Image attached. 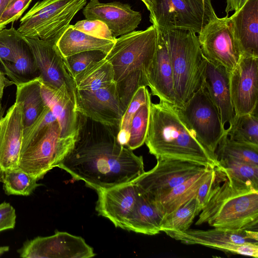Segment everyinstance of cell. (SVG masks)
I'll use <instances>...</instances> for the list:
<instances>
[{"label":"cell","mask_w":258,"mask_h":258,"mask_svg":"<svg viewBox=\"0 0 258 258\" xmlns=\"http://www.w3.org/2000/svg\"><path fill=\"white\" fill-rule=\"evenodd\" d=\"M55 121H57L56 117L46 105L35 120L24 128L21 149L27 146L47 125Z\"/></svg>","instance_id":"39"},{"label":"cell","mask_w":258,"mask_h":258,"mask_svg":"<svg viewBox=\"0 0 258 258\" xmlns=\"http://www.w3.org/2000/svg\"><path fill=\"white\" fill-rule=\"evenodd\" d=\"M151 100V94L147 87H140L136 92L123 113L119 130L123 129L130 132L131 120L140 107Z\"/></svg>","instance_id":"40"},{"label":"cell","mask_w":258,"mask_h":258,"mask_svg":"<svg viewBox=\"0 0 258 258\" xmlns=\"http://www.w3.org/2000/svg\"><path fill=\"white\" fill-rule=\"evenodd\" d=\"M216 158L217 161L228 158L258 165V146L231 140L225 134L218 146Z\"/></svg>","instance_id":"32"},{"label":"cell","mask_w":258,"mask_h":258,"mask_svg":"<svg viewBox=\"0 0 258 258\" xmlns=\"http://www.w3.org/2000/svg\"><path fill=\"white\" fill-rule=\"evenodd\" d=\"M21 36L13 27L0 31V62L13 63L15 61L18 43Z\"/></svg>","instance_id":"38"},{"label":"cell","mask_w":258,"mask_h":258,"mask_svg":"<svg viewBox=\"0 0 258 258\" xmlns=\"http://www.w3.org/2000/svg\"><path fill=\"white\" fill-rule=\"evenodd\" d=\"M145 76L152 94L157 96L159 101L179 106L168 47L158 30L156 51Z\"/></svg>","instance_id":"19"},{"label":"cell","mask_w":258,"mask_h":258,"mask_svg":"<svg viewBox=\"0 0 258 258\" xmlns=\"http://www.w3.org/2000/svg\"><path fill=\"white\" fill-rule=\"evenodd\" d=\"M96 191L98 214L109 219L116 227L125 230L138 199V186L133 181Z\"/></svg>","instance_id":"18"},{"label":"cell","mask_w":258,"mask_h":258,"mask_svg":"<svg viewBox=\"0 0 258 258\" xmlns=\"http://www.w3.org/2000/svg\"><path fill=\"white\" fill-rule=\"evenodd\" d=\"M216 171L212 169L209 176L198 189L196 196L197 211L200 213L207 202L210 194L214 186L216 179Z\"/></svg>","instance_id":"43"},{"label":"cell","mask_w":258,"mask_h":258,"mask_svg":"<svg viewBox=\"0 0 258 258\" xmlns=\"http://www.w3.org/2000/svg\"><path fill=\"white\" fill-rule=\"evenodd\" d=\"M77 136L61 138L57 121L47 125L21 150L18 168L37 180L58 167L73 148Z\"/></svg>","instance_id":"6"},{"label":"cell","mask_w":258,"mask_h":258,"mask_svg":"<svg viewBox=\"0 0 258 258\" xmlns=\"http://www.w3.org/2000/svg\"><path fill=\"white\" fill-rule=\"evenodd\" d=\"M74 27L77 30L93 37L115 41L107 25L98 20H84L77 22Z\"/></svg>","instance_id":"41"},{"label":"cell","mask_w":258,"mask_h":258,"mask_svg":"<svg viewBox=\"0 0 258 258\" xmlns=\"http://www.w3.org/2000/svg\"><path fill=\"white\" fill-rule=\"evenodd\" d=\"M23 38L32 53L42 83L55 89L67 90L77 105V89L74 79L56 44L39 38Z\"/></svg>","instance_id":"13"},{"label":"cell","mask_w":258,"mask_h":258,"mask_svg":"<svg viewBox=\"0 0 258 258\" xmlns=\"http://www.w3.org/2000/svg\"><path fill=\"white\" fill-rule=\"evenodd\" d=\"M116 84L119 99L124 112L137 90L140 87L148 86L145 75L141 70L130 73Z\"/></svg>","instance_id":"36"},{"label":"cell","mask_w":258,"mask_h":258,"mask_svg":"<svg viewBox=\"0 0 258 258\" xmlns=\"http://www.w3.org/2000/svg\"><path fill=\"white\" fill-rule=\"evenodd\" d=\"M203 6L212 19L215 18L216 15L214 8L212 5L211 0H195Z\"/></svg>","instance_id":"47"},{"label":"cell","mask_w":258,"mask_h":258,"mask_svg":"<svg viewBox=\"0 0 258 258\" xmlns=\"http://www.w3.org/2000/svg\"><path fill=\"white\" fill-rule=\"evenodd\" d=\"M225 134L236 142L258 146V118L256 111L251 113L235 115Z\"/></svg>","instance_id":"30"},{"label":"cell","mask_w":258,"mask_h":258,"mask_svg":"<svg viewBox=\"0 0 258 258\" xmlns=\"http://www.w3.org/2000/svg\"><path fill=\"white\" fill-rule=\"evenodd\" d=\"M9 246H0V256L4 253L9 250Z\"/></svg>","instance_id":"51"},{"label":"cell","mask_w":258,"mask_h":258,"mask_svg":"<svg viewBox=\"0 0 258 258\" xmlns=\"http://www.w3.org/2000/svg\"><path fill=\"white\" fill-rule=\"evenodd\" d=\"M107 53L94 50L78 53L64 58L67 69L74 78L92 63L105 58Z\"/></svg>","instance_id":"37"},{"label":"cell","mask_w":258,"mask_h":258,"mask_svg":"<svg viewBox=\"0 0 258 258\" xmlns=\"http://www.w3.org/2000/svg\"><path fill=\"white\" fill-rule=\"evenodd\" d=\"M230 19L234 37L242 55L258 56V0H247Z\"/></svg>","instance_id":"22"},{"label":"cell","mask_w":258,"mask_h":258,"mask_svg":"<svg viewBox=\"0 0 258 258\" xmlns=\"http://www.w3.org/2000/svg\"><path fill=\"white\" fill-rule=\"evenodd\" d=\"M151 100L141 106L133 116L130 126V139L126 147L132 150L142 146L148 131Z\"/></svg>","instance_id":"35"},{"label":"cell","mask_w":258,"mask_h":258,"mask_svg":"<svg viewBox=\"0 0 258 258\" xmlns=\"http://www.w3.org/2000/svg\"><path fill=\"white\" fill-rule=\"evenodd\" d=\"M115 41L98 38L76 29L70 25L56 43L63 57L89 50H98L107 54Z\"/></svg>","instance_id":"26"},{"label":"cell","mask_w":258,"mask_h":258,"mask_svg":"<svg viewBox=\"0 0 258 258\" xmlns=\"http://www.w3.org/2000/svg\"><path fill=\"white\" fill-rule=\"evenodd\" d=\"M177 108L197 140L216 160V151L225 135L226 128L204 85Z\"/></svg>","instance_id":"8"},{"label":"cell","mask_w":258,"mask_h":258,"mask_svg":"<svg viewBox=\"0 0 258 258\" xmlns=\"http://www.w3.org/2000/svg\"><path fill=\"white\" fill-rule=\"evenodd\" d=\"M247 0H226L225 12L227 14L232 11H236L241 9Z\"/></svg>","instance_id":"45"},{"label":"cell","mask_w":258,"mask_h":258,"mask_svg":"<svg viewBox=\"0 0 258 258\" xmlns=\"http://www.w3.org/2000/svg\"><path fill=\"white\" fill-rule=\"evenodd\" d=\"M6 76L5 73L0 69V101L3 98L4 89L7 87L14 85V83Z\"/></svg>","instance_id":"46"},{"label":"cell","mask_w":258,"mask_h":258,"mask_svg":"<svg viewBox=\"0 0 258 258\" xmlns=\"http://www.w3.org/2000/svg\"><path fill=\"white\" fill-rule=\"evenodd\" d=\"M16 214L14 208L9 203L0 204V232L13 229L16 224Z\"/></svg>","instance_id":"44"},{"label":"cell","mask_w":258,"mask_h":258,"mask_svg":"<svg viewBox=\"0 0 258 258\" xmlns=\"http://www.w3.org/2000/svg\"><path fill=\"white\" fill-rule=\"evenodd\" d=\"M24 128L23 104L15 101L0 119V182L7 171L18 168Z\"/></svg>","instance_id":"17"},{"label":"cell","mask_w":258,"mask_h":258,"mask_svg":"<svg viewBox=\"0 0 258 258\" xmlns=\"http://www.w3.org/2000/svg\"><path fill=\"white\" fill-rule=\"evenodd\" d=\"M163 218L156 205L139 189L138 199L125 230L146 235H156L161 231Z\"/></svg>","instance_id":"24"},{"label":"cell","mask_w":258,"mask_h":258,"mask_svg":"<svg viewBox=\"0 0 258 258\" xmlns=\"http://www.w3.org/2000/svg\"><path fill=\"white\" fill-rule=\"evenodd\" d=\"M157 39L158 29L154 25L116 38L105 58L112 66L115 82L136 70L145 75L155 54Z\"/></svg>","instance_id":"7"},{"label":"cell","mask_w":258,"mask_h":258,"mask_svg":"<svg viewBox=\"0 0 258 258\" xmlns=\"http://www.w3.org/2000/svg\"><path fill=\"white\" fill-rule=\"evenodd\" d=\"M157 160L154 168L133 181L151 202L165 196L174 187L207 167L182 160Z\"/></svg>","instance_id":"12"},{"label":"cell","mask_w":258,"mask_h":258,"mask_svg":"<svg viewBox=\"0 0 258 258\" xmlns=\"http://www.w3.org/2000/svg\"><path fill=\"white\" fill-rule=\"evenodd\" d=\"M76 107L79 113L94 121L119 128L124 112L116 82L94 91L77 90Z\"/></svg>","instance_id":"16"},{"label":"cell","mask_w":258,"mask_h":258,"mask_svg":"<svg viewBox=\"0 0 258 258\" xmlns=\"http://www.w3.org/2000/svg\"><path fill=\"white\" fill-rule=\"evenodd\" d=\"M146 5L148 10L149 11L150 13L152 11V9L153 8L155 0H141Z\"/></svg>","instance_id":"50"},{"label":"cell","mask_w":258,"mask_h":258,"mask_svg":"<svg viewBox=\"0 0 258 258\" xmlns=\"http://www.w3.org/2000/svg\"><path fill=\"white\" fill-rule=\"evenodd\" d=\"M32 0H12L0 18V31L17 21L28 8Z\"/></svg>","instance_id":"42"},{"label":"cell","mask_w":258,"mask_h":258,"mask_svg":"<svg viewBox=\"0 0 258 258\" xmlns=\"http://www.w3.org/2000/svg\"><path fill=\"white\" fill-rule=\"evenodd\" d=\"M218 162L219 166L216 168L258 189V165L228 158L220 159Z\"/></svg>","instance_id":"34"},{"label":"cell","mask_w":258,"mask_h":258,"mask_svg":"<svg viewBox=\"0 0 258 258\" xmlns=\"http://www.w3.org/2000/svg\"><path fill=\"white\" fill-rule=\"evenodd\" d=\"M0 62L4 72L15 85L39 76L32 53L22 35L18 41L15 61L13 63L5 61Z\"/></svg>","instance_id":"27"},{"label":"cell","mask_w":258,"mask_h":258,"mask_svg":"<svg viewBox=\"0 0 258 258\" xmlns=\"http://www.w3.org/2000/svg\"><path fill=\"white\" fill-rule=\"evenodd\" d=\"M145 143L157 159L188 161L215 169L218 162L197 140L176 106L151 102Z\"/></svg>","instance_id":"2"},{"label":"cell","mask_w":258,"mask_h":258,"mask_svg":"<svg viewBox=\"0 0 258 258\" xmlns=\"http://www.w3.org/2000/svg\"><path fill=\"white\" fill-rule=\"evenodd\" d=\"M232 104L236 115L256 111L258 99V56L242 55L229 73Z\"/></svg>","instance_id":"15"},{"label":"cell","mask_w":258,"mask_h":258,"mask_svg":"<svg viewBox=\"0 0 258 258\" xmlns=\"http://www.w3.org/2000/svg\"><path fill=\"white\" fill-rule=\"evenodd\" d=\"M213 19L206 9L195 0H155L150 22L162 33L185 30L199 33Z\"/></svg>","instance_id":"9"},{"label":"cell","mask_w":258,"mask_h":258,"mask_svg":"<svg viewBox=\"0 0 258 258\" xmlns=\"http://www.w3.org/2000/svg\"><path fill=\"white\" fill-rule=\"evenodd\" d=\"M198 215L195 197L164 217L161 225V231L168 235L171 233L186 231Z\"/></svg>","instance_id":"31"},{"label":"cell","mask_w":258,"mask_h":258,"mask_svg":"<svg viewBox=\"0 0 258 258\" xmlns=\"http://www.w3.org/2000/svg\"><path fill=\"white\" fill-rule=\"evenodd\" d=\"M119 130L79 113L75 145L58 167L96 191L134 181L145 172L143 158L119 143Z\"/></svg>","instance_id":"1"},{"label":"cell","mask_w":258,"mask_h":258,"mask_svg":"<svg viewBox=\"0 0 258 258\" xmlns=\"http://www.w3.org/2000/svg\"><path fill=\"white\" fill-rule=\"evenodd\" d=\"M212 169L205 168L174 187L165 196L152 202L165 217L195 197L199 188L208 177Z\"/></svg>","instance_id":"25"},{"label":"cell","mask_w":258,"mask_h":258,"mask_svg":"<svg viewBox=\"0 0 258 258\" xmlns=\"http://www.w3.org/2000/svg\"><path fill=\"white\" fill-rule=\"evenodd\" d=\"M86 0H42L36 3L20 21L17 31L24 37L56 44Z\"/></svg>","instance_id":"5"},{"label":"cell","mask_w":258,"mask_h":258,"mask_svg":"<svg viewBox=\"0 0 258 258\" xmlns=\"http://www.w3.org/2000/svg\"><path fill=\"white\" fill-rule=\"evenodd\" d=\"M17 252L24 258H89L96 255L82 237L58 231L27 240Z\"/></svg>","instance_id":"14"},{"label":"cell","mask_w":258,"mask_h":258,"mask_svg":"<svg viewBox=\"0 0 258 258\" xmlns=\"http://www.w3.org/2000/svg\"><path fill=\"white\" fill-rule=\"evenodd\" d=\"M214 186L196 225L242 231L257 230L258 189L215 168Z\"/></svg>","instance_id":"3"},{"label":"cell","mask_w":258,"mask_h":258,"mask_svg":"<svg viewBox=\"0 0 258 258\" xmlns=\"http://www.w3.org/2000/svg\"><path fill=\"white\" fill-rule=\"evenodd\" d=\"M129 139L130 132L123 129L119 130L117 135V139L120 144L126 147Z\"/></svg>","instance_id":"48"},{"label":"cell","mask_w":258,"mask_h":258,"mask_svg":"<svg viewBox=\"0 0 258 258\" xmlns=\"http://www.w3.org/2000/svg\"><path fill=\"white\" fill-rule=\"evenodd\" d=\"M203 85L216 107L223 124H229L235 115L230 94L229 72L205 58Z\"/></svg>","instance_id":"21"},{"label":"cell","mask_w":258,"mask_h":258,"mask_svg":"<svg viewBox=\"0 0 258 258\" xmlns=\"http://www.w3.org/2000/svg\"><path fill=\"white\" fill-rule=\"evenodd\" d=\"M168 236L186 244H200L225 252L258 256L257 230L236 231L217 228L207 230L188 229Z\"/></svg>","instance_id":"10"},{"label":"cell","mask_w":258,"mask_h":258,"mask_svg":"<svg viewBox=\"0 0 258 258\" xmlns=\"http://www.w3.org/2000/svg\"><path fill=\"white\" fill-rule=\"evenodd\" d=\"M12 1V0H0V18L8 6Z\"/></svg>","instance_id":"49"},{"label":"cell","mask_w":258,"mask_h":258,"mask_svg":"<svg viewBox=\"0 0 258 258\" xmlns=\"http://www.w3.org/2000/svg\"><path fill=\"white\" fill-rule=\"evenodd\" d=\"M42 80L38 76L16 86V101L23 104L24 128L31 125L46 106L41 92Z\"/></svg>","instance_id":"28"},{"label":"cell","mask_w":258,"mask_h":258,"mask_svg":"<svg viewBox=\"0 0 258 258\" xmlns=\"http://www.w3.org/2000/svg\"><path fill=\"white\" fill-rule=\"evenodd\" d=\"M77 90L94 91L109 86L114 82L111 64L105 59L95 62L74 78Z\"/></svg>","instance_id":"29"},{"label":"cell","mask_w":258,"mask_h":258,"mask_svg":"<svg viewBox=\"0 0 258 258\" xmlns=\"http://www.w3.org/2000/svg\"><path fill=\"white\" fill-rule=\"evenodd\" d=\"M162 35L168 47L179 107L203 85L205 58L196 33L175 30Z\"/></svg>","instance_id":"4"},{"label":"cell","mask_w":258,"mask_h":258,"mask_svg":"<svg viewBox=\"0 0 258 258\" xmlns=\"http://www.w3.org/2000/svg\"><path fill=\"white\" fill-rule=\"evenodd\" d=\"M6 109V106H3L1 101H0V119L4 116Z\"/></svg>","instance_id":"52"},{"label":"cell","mask_w":258,"mask_h":258,"mask_svg":"<svg viewBox=\"0 0 258 258\" xmlns=\"http://www.w3.org/2000/svg\"><path fill=\"white\" fill-rule=\"evenodd\" d=\"M83 13L87 20L105 23L115 38L134 31L142 20L139 12L133 10L128 4L118 2L101 3L99 0H90Z\"/></svg>","instance_id":"20"},{"label":"cell","mask_w":258,"mask_h":258,"mask_svg":"<svg viewBox=\"0 0 258 258\" xmlns=\"http://www.w3.org/2000/svg\"><path fill=\"white\" fill-rule=\"evenodd\" d=\"M42 98L51 109L59 124L61 138L77 136L79 128V113L76 104L67 90H57L42 83Z\"/></svg>","instance_id":"23"},{"label":"cell","mask_w":258,"mask_h":258,"mask_svg":"<svg viewBox=\"0 0 258 258\" xmlns=\"http://www.w3.org/2000/svg\"><path fill=\"white\" fill-rule=\"evenodd\" d=\"M19 168L7 171L3 177V189L7 195L28 196L41 184Z\"/></svg>","instance_id":"33"},{"label":"cell","mask_w":258,"mask_h":258,"mask_svg":"<svg viewBox=\"0 0 258 258\" xmlns=\"http://www.w3.org/2000/svg\"><path fill=\"white\" fill-rule=\"evenodd\" d=\"M198 38L204 57L229 73L242 56L232 33L228 14L210 20L199 33Z\"/></svg>","instance_id":"11"}]
</instances>
